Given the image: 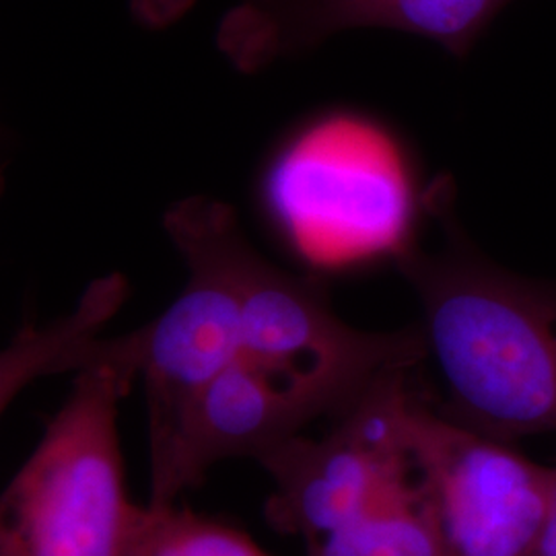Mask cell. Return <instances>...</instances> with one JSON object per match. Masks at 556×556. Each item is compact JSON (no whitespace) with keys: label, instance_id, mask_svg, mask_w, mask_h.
I'll return each mask as SVG.
<instances>
[{"label":"cell","instance_id":"13","mask_svg":"<svg viewBox=\"0 0 556 556\" xmlns=\"http://www.w3.org/2000/svg\"><path fill=\"white\" fill-rule=\"evenodd\" d=\"M555 468V493H553V505H551V514L548 521L544 526L542 538L538 542L536 551L532 556H556V466Z\"/></svg>","mask_w":556,"mask_h":556},{"label":"cell","instance_id":"8","mask_svg":"<svg viewBox=\"0 0 556 556\" xmlns=\"http://www.w3.org/2000/svg\"><path fill=\"white\" fill-rule=\"evenodd\" d=\"M511 0H241L225 13L217 48L243 75L305 54L351 29H394L464 59Z\"/></svg>","mask_w":556,"mask_h":556},{"label":"cell","instance_id":"4","mask_svg":"<svg viewBox=\"0 0 556 556\" xmlns=\"http://www.w3.org/2000/svg\"><path fill=\"white\" fill-rule=\"evenodd\" d=\"M241 346L250 363L305 422L340 417L383 374L429 357L420 326L363 332L338 318L324 291L245 243L239 258Z\"/></svg>","mask_w":556,"mask_h":556},{"label":"cell","instance_id":"7","mask_svg":"<svg viewBox=\"0 0 556 556\" xmlns=\"http://www.w3.org/2000/svg\"><path fill=\"white\" fill-rule=\"evenodd\" d=\"M417 367L376 379L321 439H287L256 459L275 482L264 514L282 534L318 540L417 477L404 415Z\"/></svg>","mask_w":556,"mask_h":556},{"label":"cell","instance_id":"6","mask_svg":"<svg viewBox=\"0 0 556 556\" xmlns=\"http://www.w3.org/2000/svg\"><path fill=\"white\" fill-rule=\"evenodd\" d=\"M404 427L445 555H534L553 505L555 468L447 417L417 386Z\"/></svg>","mask_w":556,"mask_h":556},{"label":"cell","instance_id":"10","mask_svg":"<svg viewBox=\"0 0 556 556\" xmlns=\"http://www.w3.org/2000/svg\"><path fill=\"white\" fill-rule=\"evenodd\" d=\"M305 556H447L418 475L390 497L305 542Z\"/></svg>","mask_w":556,"mask_h":556},{"label":"cell","instance_id":"2","mask_svg":"<svg viewBox=\"0 0 556 556\" xmlns=\"http://www.w3.org/2000/svg\"><path fill=\"white\" fill-rule=\"evenodd\" d=\"M132 383L112 365L75 374L2 493L0 556H128L140 507L126 486L118 406Z\"/></svg>","mask_w":556,"mask_h":556},{"label":"cell","instance_id":"3","mask_svg":"<svg viewBox=\"0 0 556 556\" xmlns=\"http://www.w3.org/2000/svg\"><path fill=\"white\" fill-rule=\"evenodd\" d=\"M163 225L186 260L190 278L160 318L124 337L100 338L93 365L142 376L149 450L160 456L208 381L239 355V258L248 243L229 204L192 197L174 204Z\"/></svg>","mask_w":556,"mask_h":556},{"label":"cell","instance_id":"12","mask_svg":"<svg viewBox=\"0 0 556 556\" xmlns=\"http://www.w3.org/2000/svg\"><path fill=\"white\" fill-rule=\"evenodd\" d=\"M197 0H130V15L144 29H165L178 23Z\"/></svg>","mask_w":556,"mask_h":556},{"label":"cell","instance_id":"5","mask_svg":"<svg viewBox=\"0 0 556 556\" xmlns=\"http://www.w3.org/2000/svg\"><path fill=\"white\" fill-rule=\"evenodd\" d=\"M270 204L318 264L397 254L415 241V202L394 144L371 126L334 119L275 165Z\"/></svg>","mask_w":556,"mask_h":556},{"label":"cell","instance_id":"11","mask_svg":"<svg viewBox=\"0 0 556 556\" xmlns=\"http://www.w3.org/2000/svg\"><path fill=\"white\" fill-rule=\"evenodd\" d=\"M128 556H273L243 530L192 509L140 507Z\"/></svg>","mask_w":556,"mask_h":556},{"label":"cell","instance_id":"9","mask_svg":"<svg viewBox=\"0 0 556 556\" xmlns=\"http://www.w3.org/2000/svg\"><path fill=\"white\" fill-rule=\"evenodd\" d=\"M126 299V280L114 275L89 287L77 312L46 328L23 326L2 353L0 406L2 410L36 378L75 371V363L91 338L98 337L105 319L118 312Z\"/></svg>","mask_w":556,"mask_h":556},{"label":"cell","instance_id":"1","mask_svg":"<svg viewBox=\"0 0 556 556\" xmlns=\"http://www.w3.org/2000/svg\"><path fill=\"white\" fill-rule=\"evenodd\" d=\"M422 206L441 223V248L413 241L394 260L420 301V328L447 388L441 410L507 443L556 433V282L484 258L457 225L447 179Z\"/></svg>","mask_w":556,"mask_h":556}]
</instances>
